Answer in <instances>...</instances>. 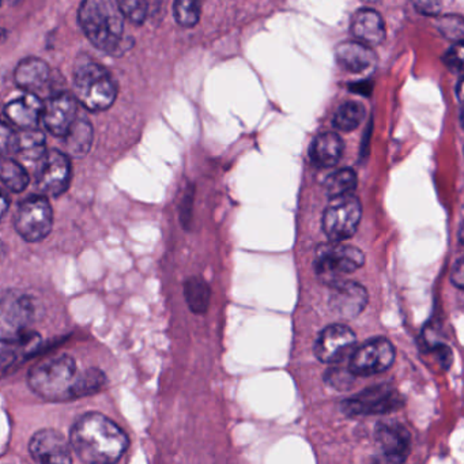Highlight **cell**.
Returning a JSON list of instances; mask_svg holds the SVG:
<instances>
[{"label":"cell","mask_w":464,"mask_h":464,"mask_svg":"<svg viewBox=\"0 0 464 464\" xmlns=\"http://www.w3.org/2000/svg\"><path fill=\"white\" fill-rule=\"evenodd\" d=\"M0 180L13 192H23L29 186L31 178L20 162L6 159L0 164Z\"/></svg>","instance_id":"obj_28"},{"label":"cell","mask_w":464,"mask_h":464,"mask_svg":"<svg viewBox=\"0 0 464 464\" xmlns=\"http://www.w3.org/2000/svg\"><path fill=\"white\" fill-rule=\"evenodd\" d=\"M376 440L388 464H403L411 453V434L395 420H382L376 426Z\"/></svg>","instance_id":"obj_13"},{"label":"cell","mask_w":464,"mask_h":464,"mask_svg":"<svg viewBox=\"0 0 464 464\" xmlns=\"http://www.w3.org/2000/svg\"><path fill=\"white\" fill-rule=\"evenodd\" d=\"M118 5L123 17L131 21L135 25H140L148 17V2H142V0H123V2H118Z\"/></svg>","instance_id":"obj_32"},{"label":"cell","mask_w":464,"mask_h":464,"mask_svg":"<svg viewBox=\"0 0 464 464\" xmlns=\"http://www.w3.org/2000/svg\"><path fill=\"white\" fill-rule=\"evenodd\" d=\"M361 217L362 205L354 194L334 198L323 214V230L330 241L343 243L357 232Z\"/></svg>","instance_id":"obj_6"},{"label":"cell","mask_w":464,"mask_h":464,"mask_svg":"<svg viewBox=\"0 0 464 464\" xmlns=\"http://www.w3.org/2000/svg\"><path fill=\"white\" fill-rule=\"evenodd\" d=\"M431 352L436 355L437 361H439L441 368H444L445 371L450 369V363L453 361L452 350H450V346L444 343H436L430 347Z\"/></svg>","instance_id":"obj_36"},{"label":"cell","mask_w":464,"mask_h":464,"mask_svg":"<svg viewBox=\"0 0 464 464\" xmlns=\"http://www.w3.org/2000/svg\"><path fill=\"white\" fill-rule=\"evenodd\" d=\"M450 281L455 285L458 289L464 287V263L463 259H458V262L453 265L452 274H450Z\"/></svg>","instance_id":"obj_38"},{"label":"cell","mask_w":464,"mask_h":464,"mask_svg":"<svg viewBox=\"0 0 464 464\" xmlns=\"http://www.w3.org/2000/svg\"><path fill=\"white\" fill-rule=\"evenodd\" d=\"M461 82H463V78H461V75H460V78H459L458 89H456V92H458L459 102H461Z\"/></svg>","instance_id":"obj_40"},{"label":"cell","mask_w":464,"mask_h":464,"mask_svg":"<svg viewBox=\"0 0 464 464\" xmlns=\"http://www.w3.org/2000/svg\"><path fill=\"white\" fill-rule=\"evenodd\" d=\"M14 227L18 235L31 243L44 240L53 227V210L45 197H29L20 203Z\"/></svg>","instance_id":"obj_9"},{"label":"cell","mask_w":464,"mask_h":464,"mask_svg":"<svg viewBox=\"0 0 464 464\" xmlns=\"http://www.w3.org/2000/svg\"><path fill=\"white\" fill-rule=\"evenodd\" d=\"M77 99L72 93L59 92L45 102L42 121L51 134L64 138L77 121Z\"/></svg>","instance_id":"obj_14"},{"label":"cell","mask_w":464,"mask_h":464,"mask_svg":"<svg viewBox=\"0 0 464 464\" xmlns=\"http://www.w3.org/2000/svg\"><path fill=\"white\" fill-rule=\"evenodd\" d=\"M20 134L13 129L12 124L0 121V154L10 157L17 154Z\"/></svg>","instance_id":"obj_33"},{"label":"cell","mask_w":464,"mask_h":464,"mask_svg":"<svg viewBox=\"0 0 464 464\" xmlns=\"http://www.w3.org/2000/svg\"><path fill=\"white\" fill-rule=\"evenodd\" d=\"M75 99L81 105L100 112L112 107L118 97V86L107 69L96 62L78 64L74 74Z\"/></svg>","instance_id":"obj_4"},{"label":"cell","mask_w":464,"mask_h":464,"mask_svg":"<svg viewBox=\"0 0 464 464\" xmlns=\"http://www.w3.org/2000/svg\"><path fill=\"white\" fill-rule=\"evenodd\" d=\"M335 53L342 69L353 74L368 72L377 62L373 48L358 42L342 43L336 47Z\"/></svg>","instance_id":"obj_21"},{"label":"cell","mask_w":464,"mask_h":464,"mask_svg":"<svg viewBox=\"0 0 464 464\" xmlns=\"http://www.w3.org/2000/svg\"><path fill=\"white\" fill-rule=\"evenodd\" d=\"M70 444L85 464H115L130 441L121 426L102 412H86L72 426Z\"/></svg>","instance_id":"obj_1"},{"label":"cell","mask_w":464,"mask_h":464,"mask_svg":"<svg viewBox=\"0 0 464 464\" xmlns=\"http://www.w3.org/2000/svg\"><path fill=\"white\" fill-rule=\"evenodd\" d=\"M437 29L453 44L463 45L464 20L460 15H444L437 21Z\"/></svg>","instance_id":"obj_31"},{"label":"cell","mask_w":464,"mask_h":464,"mask_svg":"<svg viewBox=\"0 0 464 464\" xmlns=\"http://www.w3.org/2000/svg\"><path fill=\"white\" fill-rule=\"evenodd\" d=\"M357 338L352 328L344 324H331L317 336L314 355L323 363L342 362L354 352Z\"/></svg>","instance_id":"obj_11"},{"label":"cell","mask_w":464,"mask_h":464,"mask_svg":"<svg viewBox=\"0 0 464 464\" xmlns=\"http://www.w3.org/2000/svg\"><path fill=\"white\" fill-rule=\"evenodd\" d=\"M78 373L77 362L72 355H51L29 371V387L45 401H72Z\"/></svg>","instance_id":"obj_3"},{"label":"cell","mask_w":464,"mask_h":464,"mask_svg":"<svg viewBox=\"0 0 464 464\" xmlns=\"http://www.w3.org/2000/svg\"><path fill=\"white\" fill-rule=\"evenodd\" d=\"M309 156L316 167H335L343 156V140L336 132H323L312 142Z\"/></svg>","instance_id":"obj_22"},{"label":"cell","mask_w":464,"mask_h":464,"mask_svg":"<svg viewBox=\"0 0 464 464\" xmlns=\"http://www.w3.org/2000/svg\"><path fill=\"white\" fill-rule=\"evenodd\" d=\"M66 149L74 157H83L91 151L93 127L89 121H77L66 135Z\"/></svg>","instance_id":"obj_24"},{"label":"cell","mask_w":464,"mask_h":464,"mask_svg":"<svg viewBox=\"0 0 464 464\" xmlns=\"http://www.w3.org/2000/svg\"><path fill=\"white\" fill-rule=\"evenodd\" d=\"M72 164L69 156L53 150L45 156L44 164L37 178V188L47 197H61L69 188Z\"/></svg>","instance_id":"obj_15"},{"label":"cell","mask_w":464,"mask_h":464,"mask_svg":"<svg viewBox=\"0 0 464 464\" xmlns=\"http://www.w3.org/2000/svg\"><path fill=\"white\" fill-rule=\"evenodd\" d=\"M365 107L358 102H347L336 110L333 126L342 132H352L360 127L365 119Z\"/></svg>","instance_id":"obj_26"},{"label":"cell","mask_w":464,"mask_h":464,"mask_svg":"<svg viewBox=\"0 0 464 464\" xmlns=\"http://www.w3.org/2000/svg\"><path fill=\"white\" fill-rule=\"evenodd\" d=\"M7 39V32L5 29H0V45L4 44Z\"/></svg>","instance_id":"obj_41"},{"label":"cell","mask_w":464,"mask_h":464,"mask_svg":"<svg viewBox=\"0 0 464 464\" xmlns=\"http://www.w3.org/2000/svg\"><path fill=\"white\" fill-rule=\"evenodd\" d=\"M81 28L92 44L105 53H121L124 17L113 0H86L78 10Z\"/></svg>","instance_id":"obj_2"},{"label":"cell","mask_w":464,"mask_h":464,"mask_svg":"<svg viewBox=\"0 0 464 464\" xmlns=\"http://www.w3.org/2000/svg\"><path fill=\"white\" fill-rule=\"evenodd\" d=\"M325 382L333 385L336 390L343 391L349 390L354 382L355 377L350 373L349 369L339 368V366H333L328 369L324 374Z\"/></svg>","instance_id":"obj_34"},{"label":"cell","mask_w":464,"mask_h":464,"mask_svg":"<svg viewBox=\"0 0 464 464\" xmlns=\"http://www.w3.org/2000/svg\"><path fill=\"white\" fill-rule=\"evenodd\" d=\"M15 83L28 94L42 93L51 81L50 66L39 58H26L14 72Z\"/></svg>","instance_id":"obj_20"},{"label":"cell","mask_w":464,"mask_h":464,"mask_svg":"<svg viewBox=\"0 0 464 464\" xmlns=\"http://www.w3.org/2000/svg\"><path fill=\"white\" fill-rule=\"evenodd\" d=\"M357 188V175L350 168L331 173L324 181V189L331 199L350 195Z\"/></svg>","instance_id":"obj_27"},{"label":"cell","mask_w":464,"mask_h":464,"mask_svg":"<svg viewBox=\"0 0 464 464\" xmlns=\"http://www.w3.org/2000/svg\"><path fill=\"white\" fill-rule=\"evenodd\" d=\"M365 256L357 246L343 243L322 244L314 257V271L323 281L338 284L341 276L354 273L362 267Z\"/></svg>","instance_id":"obj_5"},{"label":"cell","mask_w":464,"mask_h":464,"mask_svg":"<svg viewBox=\"0 0 464 464\" xmlns=\"http://www.w3.org/2000/svg\"><path fill=\"white\" fill-rule=\"evenodd\" d=\"M43 111H44V102L34 94H25L20 99L13 100L5 108V113L10 121L24 131L36 130L43 119Z\"/></svg>","instance_id":"obj_18"},{"label":"cell","mask_w":464,"mask_h":464,"mask_svg":"<svg viewBox=\"0 0 464 464\" xmlns=\"http://www.w3.org/2000/svg\"><path fill=\"white\" fill-rule=\"evenodd\" d=\"M395 361V347L390 339L376 336L355 347L349 358L350 373L357 377H371L388 371Z\"/></svg>","instance_id":"obj_10"},{"label":"cell","mask_w":464,"mask_h":464,"mask_svg":"<svg viewBox=\"0 0 464 464\" xmlns=\"http://www.w3.org/2000/svg\"><path fill=\"white\" fill-rule=\"evenodd\" d=\"M353 36L358 43L373 47L380 45L385 40V24L379 12L373 9H360L353 15L352 25Z\"/></svg>","instance_id":"obj_17"},{"label":"cell","mask_w":464,"mask_h":464,"mask_svg":"<svg viewBox=\"0 0 464 464\" xmlns=\"http://www.w3.org/2000/svg\"><path fill=\"white\" fill-rule=\"evenodd\" d=\"M10 208V200L7 198V195L2 191L0 188V219L4 218L6 216L7 211H9Z\"/></svg>","instance_id":"obj_39"},{"label":"cell","mask_w":464,"mask_h":464,"mask_svg":"<svg viewBox=\"0 0 464 464\" xmlns=\"http://www.w3.org/2000/svg\"><path fill=\"white\" fill-rule=\"evenodd\" d=\"M414 7L420 14L428 15V17L439 15L442 9L439 2H415Z\"/></svg>","instance_id":"obj_37"},{"label":"cell","mask_w":464,"mask_h":464,"mask_svg":"<svg viewBox=\"0 0 464 464\" xmlns=\"http://www.w3.org/2000/svg\"><path fill=\"white\" fill-rule=\"evenodd\" d=\"M29 450L39 464H72V444L55 429H43L34 433Z\"/></svg>","instance_id":"obj_12"},{"label":"cell","mask_w":464,"mask_h":464,"mask_svg":"<svg viewBox=\"0 0 464 464\" xmlns=\"http://www.w3.org/2000/svg\"><path fill=\"white\" fill-rule=\"evenodd\" d=\"M17 156L24 161L36 162L44 160L45 156V135L39 130H29L20 134L18 140Z\"/></svg>","instance_id":"obj_25"},{"label":"cell","mask_w":464,"mask_h":464,"mask_svg":"<svg viewBox=\"0 0 464 464\" xmlns=\"http://www.w3.org/2000/svg\"><path fill=\"white\" fill-rule=\"evenodd\" d=\"M34 305L31 298L20 293H9L0 298V342L14 343L31 333Z\"/></svg>","instance_id":"obj_7"},{"label":"cell","mask_w":464,"mask_h":464,"mask_svg":"<svg viewBox=\"0 0 464 464\" xmlns=\"http://www.w3.org/2000/svg\"><path fill=\"white\" fill-rule=\"evenodd\" d=\"M369 295L365 287L357 282H338L333 285L330 308L343 319H354L368 305Z\"/></svg>","instance_id":"obj_16"},{"label":"cell","mask_w":464,"mask_h":464,"mask_svg":"<svg viewBox=\"0 0 464 464\" xmlns=\"http://www.w3.org/2000/svg\"><path fill=\"white\" fill-rule=\"evenodd\" d=\"M404 404L403 396L392 385L380 384L366 388L342 401V411L349 417L384 415L396 411Z\"/></svg>","instance_id":"obj_8"},{"label":"cell","mask_w":464,"mask_h":464,"mask_svg":"<svg viewBox=\"0 0 464 464\" xmlns=\"http://www.w3.org/2000/svg\"><path fill=\"white\" fill-rule=\"evenodd\" d=\"M40 344H42V338L34 331L26 334L23 339L14 343L6 344L5 349L0 350V377L7 376L21 363L28 361L39 350Z\"/></svg>","instance_id":"obj_19"},{"label":"cell","mask_w":464,"mask_h":464,"mask_svg":"<svg viewBox=\"0 0 464 464\" xmlns=\"http://www.w3.org/2000/svg\"><path fill=\"white\" fill-rule=\"evenodd\" d=\"M173 14L179 25L183 28H192L199 23L202 6L195 0H178L173 5Z\"/></svg>","instance_id":"obj_30"},{"label":"cell","mask_w":464,"mask_h":464,"mask_svg":"<svg viewBox=\"0 0 464 464\" xmlns=\"http://www.w3.org/2000/svg\"><path fill=\"white\" fill-rule=\"evenodd\" d=\"M107 384L105 373L97 368H88L78 373L77 384L74 388V399L94 395Z\"/></svg>","instance_id":"obj_29"},{"label":"cell","mask_w":464,"mask_h":464,"mask_svg":"<svg viewBox=\"0 0 464 464\" xmlns=\"http://www.w3.org/2000/svg\"><path fill=\"white\" fill-rule=\"evenodd\" d=\"M445 66L456 74L461 75V69H463V59H461V45H456L452 50L445 53L444 58Z\"/></svg>","instance_id":"obj_35"},{"label":"cell","mask_w":464,"mask_h":464,"mask_svg":"<svg viewBox=\"0 0 464 464\" xmlns=\"http://www.w3.org/2000/svg\"><path fill=\"white\" fill-rule=\"evenodd\" d=\"M184 297L191 312L203 314L210 305L211 290L205 279L192 276L184 284Z\"/></svg>","instance_id":"obj_23"}]
</instances>
